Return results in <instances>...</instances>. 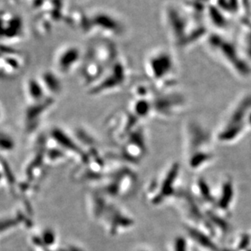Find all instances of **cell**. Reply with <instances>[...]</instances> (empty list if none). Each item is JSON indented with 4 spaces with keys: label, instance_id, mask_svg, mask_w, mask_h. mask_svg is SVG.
Wrapping results in <instances>:
<instances>
[{
    "label": "cell",
    "instance_id": "5b68a950",
    "mask_svg": "<svg viewBox=\"0 0 251 251\" xmlns=\"http://www.w3.org/2000/svg\"><path fill=\"white\" fill-rule=\"evenodd\" d=\"M82 50L75 45L67 46L61 50L56 58V64L63 72L72 70L82 59Z\"/></svg>",
    "mask_w": 251,
    "mask_h": 251
},
{
    "label": "cell",
    "instance_id": "7c38bea8",
    "mask_svg": "<svg viewBox=\"0 0 251 251\" xmlns=\"http://www.w3.org/2000/svg\"><path fill=\"white\" fill-rule=\"evenodd\" d=\"M152 110V104H150L147 100L145 99L138 100L133 107V114L138 118L147 117Z\"/></svg>",
    "mask_w": 251,
    "mask_h": 251
},
{
    "label": "cell",
    "instance_id": "7a4b0ae2",
    "mask_svg": "<svg viewBox=\"0 0 251 251\" xmlns=\"http://www.w3.org/2000/svg\"><path fill=\"white\" fill-rule=\"evenodd\" d=\"M176 62L174 56L167 50L158 49L152 51L147 58L146 71L155 81H162L173 74Z\"/></svg>",
    "mask_w": 251,
    "mask_h": 251
},
{
    "label": "cell",
    "instance_id": "9c48e42d",
    "mask_svg": "<svg viewBox=\"0 0 251 251\" xmlns=\"http://www.w3.org/2000/svg\"><path fill=\"white\" fill-rule=\"evenodd\" d=\"M213 156L211 152L207 151H200V152L192 153L188 161L189 167L193 169H199L201 167L211 162Z\"/></svg>",
    "mask_w": 251,
    "mask_h": 251
},
{
    "label": "cell",
    "instance_id": "52a82bcc",
    "mask_svg": "<svg viewBox=\"0 0 251 251\" xmlns=\"http://www.w3.org/2000/svg\"><path fill=\"white\" fill-rule=\"evenodd\" d=\"M189 141L191 150H193V152H191L192 154L194 152L203 151L201 149L204 147L202 146L203 145H207L209 142V136L200 126L192 125L189 130Z\"/></svg>",
    "mask_w": 251,
    "mask_h": 251
},
{
    "label": "cell",
    "instance_id": "277c9868",
    "mask_svg": "<svg viewBox=\"0 0 251 251\" xmlns=\"http://www.w3.org/2000/svg\"><path fill=\"white\" fill-rule=\"evenodd\" d=\"M179 164L174 163L167 171V175L165 176L164 179L160 184V188L156 195L152 197L151 199L152 204L157 205L163 202L167 198L172 197L176 193L175 185L176 183L177 178L179 175Z\"/></svg>",
    "mask_w": 251,
    "mask_h": 251
},
{
    "label": "cell",
    "instance_id": "ba28073f",
    "mask_svg": "<svg viewBox=\"0 0 251 251\" xmlns=\"http://www.w3.org/2000/svg\"><path fill=\"white\" fill-rule=\"evenodd\" d=\"M111 213L109 215L110 217V230L111 232H117V230L122 227H130L134 225V221L130 217H128L126 215H124L121 211L114 209V210H110Z\"/></svg>",
    "mask_w": 251,
    "mask_h": 251
},
{
    "label": "cell",
    "instance_id": "4fadbf2b",
    "mask_svg": "<svg viewBox=\"0 0 251 251\" xmlns=\"http://www.w3.org/2000/svg\"><path fill=\"white\" fill-rule=\"evenodd\" d=\"M250 122H251V116L250 117Z\"/></svg>",
    "mask_w": 251,
    "mask_h": 251
},
{
    "label": "cell",
    "instance_id": "6da1fadb",
    "mask_svg": "<svg viewBox=\"0 0 251 251\" xmlns=\"http://www.w3.org/2000/svg\"><path fill=\"white\" fill-rule=\"evenodd\" d=\"M90 30L100 32L107 39L121 37L125 34L126 25L120 17L113 12L100 10L87 17Z\"/></svg>",
    "mask_w": 251,
    "mask_h": 251
},
{
    "label": "cell",
    "instance_id": "8fae6325",
    "mask_svg": "<svg viewBox=\"0 0 251 251\" xmlns=\"http://www.w3.org/2000/svg\"><path fill=\"white\" fill-rule=\"evenodd\" d=\"M196 188L198 190V195L205 202H215V199L213 198L209 184L203 178H199L198 179V181L196 183Z\"/></svg>",
    "mask_w": 251,
    "mask_h": 251
},
{
    "label": "cell",
    "instance_id": "30bf717a",
    "mask_svg": "<svg viewBox=\"0 0 251 251\" xmlns=\"http://www.w3.org/2000/svg\"><path fill=\"white\" fill-rule=\"evenodd\" d=\"M233 197V187L232 182H225L223 184L222 191L220 194V199L218 200V206L222 210H227L229 207L230 203L232 202Z\"/></svg>",
    "mask_w": 251,
    "mask_h": 251
},
{
    "label": "cell",
    "instance_id": "8992f818",
    "mask_svg": "<svg viewBox=\"0 0 251 251\" xmlns=\"http://www.w3.org/2000/svg\"><path fill=\"white\" fill-rule=\"evenodd\" d=\"M183 100H184L182 97L176 95L163 96V97H158L155 100L153 105L152 104V108L160 114L169 116L173 114L175 110H176L179 106H181L184 102Z\"/></svg>",
    "mask_w": 251,
    "mask_h": 251
},
{
    "label": "cell",
    "instance_id": "3957f363",
    "mask_svg": "<svg viewBox=\"0 0 251 251\" xmlns=\"http://www.w3.org/2000/svg\"><path fill=\"white\" fill-rule=\"evenodd\" d=\"M126 77L127 67L121 57H119L107 70V75H104L103 79L92 89V93L99 94L119 88L124 85Z\"/></svg>",
    "mask_w": 251,
    "mask_h": 251
}]
</instances>
